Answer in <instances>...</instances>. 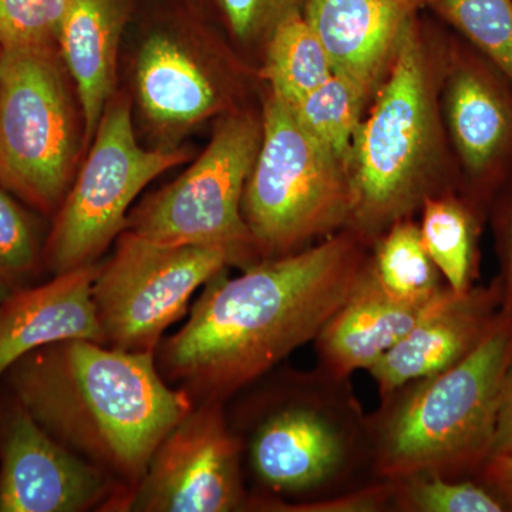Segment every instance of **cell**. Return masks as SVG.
I'll use <instances>...</instances> for the list:
<instances>
[{
	"instance_id": "1",
	"label": "cell",
	"mask_w": 512,
	"mask_h": 512,
	"mask_svg": "<svg viewBox=\"0 0 512 512\" xmlns=\"http://www.w3.org/2000/svg\"><path fill=\"white\" fill-rule=\"evenodd\" d=\"M366 242L345 229L205 285L190 319L161 346V369L204 402H224L313 342L362 281Z\"/></svg>"
},
{
	"instance_id": "2",
	"label": "cell",
	"mask_w": 512,
	"mask_h": 512,
	"mask_svg": "<svg viewBox=\"0 0 512 512\" xmlns=\"http://www.w3.org/2000/svg\"><path fill=\"white\" fill-rule=\"evenodd\" d=\"M3 377L16 404L50 436L128 487L194 409L187 393L164 382L154 352L92 340H60L32 350Z\"/></svg>"
},
{
	"instance_id": "3",
	"label": "cell",
	"mask_w": 512,
	"mask_h": 512,
	"mask_svg": "<svg viewBox=\"0 0 512 512\" xmlns=\"http://www.w3.org/2000/svg\"><path fill=\"white\" fill-rule=\"evenodd\" d=\"M511 360L512 315L503 312L483 342L456 365L380 397L379 409L367 414L373 476H478L493 451Z\"/></svg>"
},
{
	"instance_id": "4",
	"label": "cell",
	"mask_w": 512,
	"mask_h": 512,
	"mask_svg": "<svg viewBox=\"0 0 512 512\" xmlns=\"http://www.w3.org/2000/svg\"><path fill=\"white\" fill-rule=\"evenodd\" d=\"M436 83L413 18L397 42L369 116L360 123L350 161L353 202L346 229L365 242H376L427 198L443 194Z\"/></svg>"
},
{
	"instance_id": "5",
	"label": "cell",
	"mask_w": 512,
	"mask_h": 512,
	"mask_svg": "<svg viewBox=\"0 0 512 512\" xmlns=\"http://www.w3.org/2000/svg\"><path fill=\"white\" fill-rule=\"evenodd\" d=\"M288 382L259 412L244 444L256 481L275 494L254 498L249 510L322 500L377 480L367 414L350 379L316 367Z\"/></svg>"
},
{
	"instance_id": "6",
	"label": "cell",
	"mask_w": 512,
	"mask_h": 512,
	"mask_svg": "<svg viewBox=\"0 0 512 512\" xmlns=\"http://www.w3.org/2000/svg\"><path fill=\"white\" fill-rule=\"evenodd\" d=\"M262 140L244 195L242 217L261 259L308 248L348 227L350 174L305 130L274 93L265 101Z\"/></svg>"
},
{
	"instance_id": "7",
	"label": "cell",
	"mask_w": 512,
	"mask_h": 512,
	"mask_svg": "<svg viewBox=\"0 0 512 512\" xmlns=\"http://www.w3.org/2000/svg\"><path fill=\"white\" fill-rule=\"evenodd\" d=\"M67 74L57 47L0 56V184L46 215L63 204L80 151Z\"/></svg>"
},
{
	"instance_id": "8",
	"label": "cell",
	"mask_w": 512,
	"mask_h": 512,
	"mask_svg": "<svg viewBox=\"0 0 512 512\" xmlns=\"http://www.w3.org/2000/svg\"><path fill=\"white\" fill-rule=\"evenodd\" d=\"M261 140V120L225 117L204 153L131 212L124 231L158 244L222 249L242 268L261 261L241 208Z\"/></svg>"
},
{
	"instance_id": "9",
	"label": "cell",
	"mask_w": 512,
	"mask_h": 512,
	"mask_svg": "<svg viewBox=\"0 0 512 512\" xmlns=\"http://www.w3.org/2000/svg\"><path fill=\"white\" fill-rule=\"evenodd\" d=\"M184 150H146L134 136L127 99L110 100L80 173L47 238L43 259L53 275L94 264L126 229L138 194L187 160Z\"/></svg>"
},
{
	"instance_id": "10",
	"label": "cell",
	"mask_w": 512,
	"mask_h": 512,
	"mask_svg": "<svg viewBox=\"0 0 512 512\" xmlns=\"http://www.w3.org/2000/svg\"><path fill=\"white\" fill-rule=\"evenodd\" d=\"M232 265L222 249L165 245L120 234L116 252L100 265L93 284L106 345L156 352L165 330L180 320L192 295Z\"/></svg>"
},
{
	"instance_id": "11",
	"label": "cell",
	"mask_w": 512,
	"mask_h": 512,
	"mask_svg": "<svg viewBox=\"0 0 512 512\" xmlns=\"http://www.w3.org/2000/svg\"><path fill=\"white\" fill-rule=\"evenodd\" d=\"M242 454L222 403L204 402L164 437L143 477L107 505L137 512L249 510Z\"/></svg>"
},
{
	"instance_id": "12",
	"label": "cell",
	"mask_w": 512,
	"mask_h": 512,
	"mask_svg": "<svg viewBox=\"0 0 512 512\" xmlns=\"http://www.w3.org/2000/svg\"><path fill=\"white\" fill-rule=\"evenodd\" d=\"M110 474L16 406L0 440V512H82L113 500Z\"/></svg>"
},
{
	"instance_id": "13",
	"label": "cell",
	"mask_w": 512,
	"mask_h": 512,
	"mask_svg": "<svg viewBox=\"0 0 512 512\" xmlns=\"http://www.w3.org/2000/svg\"><path fill=\"white\" fill-rule=\"evenodd\" d=\"M503 313L500 282L456 293L450 288L434 299L416 326L367 372L380 397L403 384L443 372L470 355Z\"/></svg>"
},
{
	"instance_id": "14",
	"label": "cell",
	"mask_w": 512,
	"mask_h": 512,
	"mask_svg": "<svg viewBox=\"0 0 512 512\" xmlns=\"http://www.w3.org/2000/svg\"><path fill=\"white\" fill-rule=\"evenodd\" d=\"M100 265L55 275L35 288H18L0 303V379L29 352L60 340L103 343L93 284Z\"/></svg>"
},
{
	"instance_id": "15",
	"label": "cell",
	"mask_w": 512,
	"mask_h": 512,
	"mask_svg": "<svg viewBox=\"0 0 512 512\" xmlns=\"http://www.w3.org/2000/svg\"><path fill=\"white\" fill-rule=\"evenodd\" d=\"M417 0H308L303 16L328 53L333 73L367 99L382 82Z\"/></svg>"
},
{
	"instance_id": "16",
	"label": "cell",
	"mask_w": 512,
	"mask_h": 512,
	"mask_svg": "<svg viewBox=\"0 0 512 512\" xmlns=\"http://www.w3.org/2000/svg\"><path fill=\"white\" fill-rule=\"evenodd\" d=\"M434 299L407 302L387 292L370 256L362 281L313 340L319 369L340 379L369 370L416 326Z\"/></svg>"
},
{
	"instance_id": "17",
	"label": "cell",
	"mask_w": 512,
	"mask_h": 512,
	"mask_svg": "<svg viewBox=\"0 0 512 512\" xmlns=\"http://www.w3.org/2000/svg\"><path fill=\"white\" fill-rule=\"evenodd\" d=\"M446 120L457 156L471 180L483 183L512 151V96L476 62H461L447 79Z\"/></svg>"
},
{
	"instance_id": "18",
	"label": "cell",
	"mask_w": 512,
	"mask_h": 512,
	"mask_svg": "<svg viewBox=\"0 0 512 512\" xmlns=\"http://www.w3.org/2000/svg\"><path fill=\"white\" fill-rule=\"evenodd\" d=\"M124 23V0H70L64 15L57 49L76 86L86 147L113 96Z\"/></svg>"
},
{
	"instance_id": "19",
	"label": "cell",
	"mask_w": 512,
	"mask_h": 512,
	"mask_svg": "<svg viewBox=\"0 0 512 512\" xmlns=\"http://www.w3.org/2000/svg\"><path fill=\"white\" fill-rule=\"evenodd\" d=\"M136 79L141 107L157 126H194L220 107L210 77L173 37L146 40L138 53Z\"/></svg>"
},
{
	"instance_id": "20",
	"label": "cell",
	"mask_w": 512,
	"mask_h": 512,
	"mask_svg": "<svg viewBox=\"0 0 512 512\" xmlns=\"http://www.w3.org/2000/svg\"><path fill=\"white\" fill-rule=\"evenodd\" d=\"M420 235L424 249L456 293L473 288L476 275L477 220L466 202L454 195H434L423 202Z\"/></svg>"
},
{
	"instance_id": "21",
	"label": "cell",
	"mask_w": 512,
	"mask_h": 512,
	"mask_svg": "<svg viewBox=\"0 0 512 512\" xmlns=\"http://www.w3.org/2000/svg\"><path fill=\"white\" fill-rule=\"evenodd\" d=\"M264 74L271 93L289 106L335 74L325 47L305 16L286 19L268 37Z\"/></svg>"
},
{
	"instance_id": "22",
	"label": "cell",
	"mask_w": 512,
	"mask_h": 512,
	"mask_svg": "<svg viewBox=\"0 0 512 512\" xmlns=\"http://www.w3.org/2000/svg\"><path fill=\"white\" fill-rule=\"evenodd\" d=\"M373 271L380 284L407 302H430L447 285L421 242L419 225L410 218L397 221L375 242Z\"/></svg>"
},
{
	"instance_id": "23",
	"label": "cell",
	"mask_w": 512,
	"mask_h": 512,
	"mask_svg": "<svg viewBox=\"0 0 512 512\" xmlns=\"http://www.w3.org/2000/svg\"><path fill=\"white\" fill-rule=\"evenodd\" d=\"M366 101L355 84L333 74L328 82L288 106L303 130L349 170Z\"/></svg>"
},
{
	"instance_id": "24",
	"label": "cell",
	"mask_w": 512,
	"mask_h": 512,
	"mask_svg": "<svg viewBox=\"0 0 512 512\" xmlns=\"http://www.w3.org/2000/svg\"><path fill=\"white\" fill-rule=\"evenodd\" d=\"M431 5L512 84V0H431Z\"/></svg>"
},
{
	"instance_id": "25",
	"label": "cell",
	"mask_w": 512,
	"mask_h": 512,
	"mask_svg": "<svg viewBox=\"0 0 512 512\" xmlns=\"http://www.w3.org/2000/svg\"><path fill=\"white\" fill-rule=\"evenodd\" d=\"M393 511L399 512H504L503 501L483 483L471 478L413 474L392 480Z\"/></svg>"
},
{
	"instance_id": "26",
	"label": "cell",
	"mask_w": 512,
	"mask_h": 512,
	"mask_svg": "<svg viewBox=\"0 0 512 512\" xmlns=\"http://www.w3.org/2000/svg\"><path fill=\"white\" fill-rule=\"evenodd\" d=\"M70 0H0V47H57Z\"/></svg>"
},
{
	"instance_id": "27",
	"label": "cell",
	"mask_w": 512,
	"mask_h": 512,
	"mask_svg": "<svg viewBox=\"0 0 512 512\" xmlns=\"http://www.w3.org/2000/svg\"><path fill=\"white\" fill-rule=\"evenodd\" d=\"M39 237L32 217L0 184V279L12 289L36 271Z\"/></svg>"
},
{
	"instance_id": "28",
	"label": "cell",
	"mask_w": 512,
	"mask_h": 512,
	"mask_svg": "<svg viewBox=\"0 0 512 512\" xmlns=\"http://www.w3.org/2000/svg\"><path fill=\"white\" fill-rule=\"evenodd\" d=\"M239 42L268 40L282 22L303 15L308 0H215Z\"/></svg>"
},
{
	"instance_id": "29",
	"label": "cell",
	"mask_w": 512,
	"mask_h": 512,
	"mask_svg": "<svg viewBox=\"0 0 512 512\" xmlns=\"http://www.w3.org/2000/svg\"><path fill=\"white\" fill-rule=\"evenodd\" d=\"M478 477L488 490L503 501L507 511H512V454L488 458Z\"/></svg>"
},
{
	"instance_id": "30",
	"label": "cell",
	"mask_w": 512,
	"mask_h": 512,
	"mask_svg": "<svg viewBox=\"0 0 512 512\" xmlns=\"http://www.w3.org/2000/svg\"><path fill=\"white\" fill-rule=\"evenodd\" d=\"M498 454H512V360L501 386L497 421H495L491 456H498Z\"/></svg>"
},
{
	"instance_id": "31",
	"label": "cell",
	"mask_w": 512,
	"mask_h": 512,
	"mask_svg": "<svg viewBox=\"0 0 512 512\" xmlns=\"http://www.w3.org/2000/svg\"><path fill=\"white\" fill-rule=\"evenodd\" d=\"M503 272L498 279L503 293V312L512 315V204L505 224L503 242Z\"/></svg>"
},
{
	"instance_id": "32",
	"label": "cell",
	"mask_w": 512,
	"mask_h": 512,
	"mask_svg": "<svg viewBox=\"0 0 512 512\" xmlns=\"http://www.w3.org/2000/svg\"><path fill=\"white\" fill-rule=\"evenodd\" d=\"M13 289L10 288L9 284H6L3 279H0V303L5 301L6 298L10 295V292H12Z\"/></svg>"
},
{
	"instance_id": "33",
	"label": "cell",
	"mask_w": 512,
	"mask_h": 512,
	"mask_svg": "<svg viewBox=\"0 0 512 512\" xmlns=\"http://www.w3.org/2000/svg\"><path fill=\"white\" fill-rule=\"evenodd\" d=\"M0 56H2V47H0Z\"/></svg>"
}]
</instances>
